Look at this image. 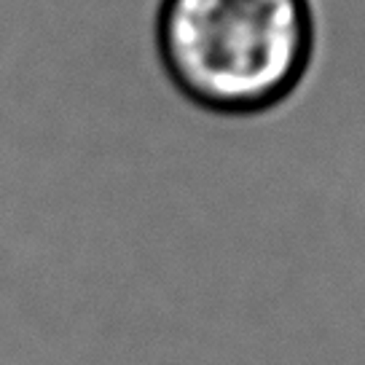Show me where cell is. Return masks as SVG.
Masks as SVG:
<instances>
[{
    "label": "cell",
    "mask_w": 365,
    "mask_h": 365,
    "mask_svg": "<svg viewBox=\"0 0 365 365\" xmlns=\"http://www.w3.org/2000/svg\"><path fill=\"white\" fill-rule=\"evenodd\" d=\"M159 54L194 103L250 113L279 103L307 68V0H161Z\"/></svg>",
    "instance_id": "cell-1"
}]
</instances>
